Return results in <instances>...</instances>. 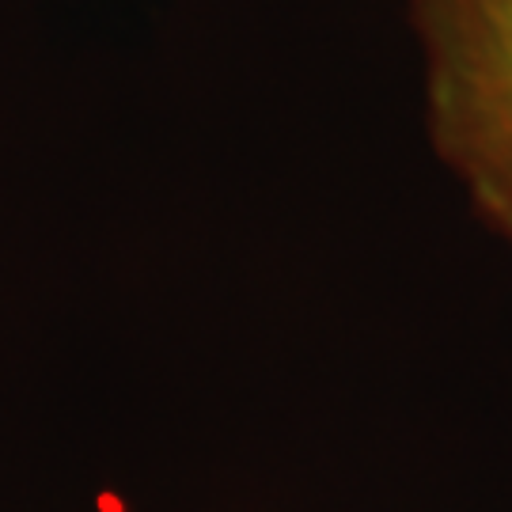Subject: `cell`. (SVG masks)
I'll return each instance as SVG.
<instances>
[{"label":"cell","instance_id":"cell-1","mask_svg":"<svg viewBox=\"0 0 512 512\" xmlns=\"http://www.w3.org/2000/svg\"><path fill=\"white\" fill-rule=\"evenodd\" d=\"M425 133L486 228L512 247V0H406Z\"/></svg>","mask_w":512,"mask_h":512}]
</instances>
